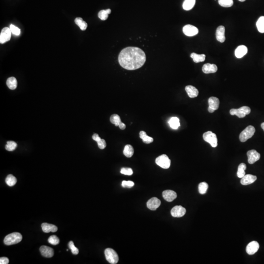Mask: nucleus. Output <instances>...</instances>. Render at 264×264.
<instances>
[{
    "label": "nucleus",
    "instance_id": "f257e3e1",
    "mask_svg": "<svg viewBox=\"0 0 264 264\" xmlns=\"http://www.w3.org/2000/svg\"><path fill=\"white\" fill-rule=\"evenodd\" d=\"M145 53L139 47H129L123 49L119 56V62L121 67L127 70H136L145 63Z\"/></svg>",
    "mask_w": 264,
    "mask_h": 264
},
{
    "label": "nucleus",
    "instance_id": "09e8293b",
    "mask_svg": "<svg viewBox=\"0 0 264 264\" xmlns=\"http://www.w3.org/2000/svg\"><path fill=\"white\" fill-rule=\"evenodd\" d=\"M239 1L242 2H245L246 0H239Z\"/></svg>",
    "mask_w": 264,
    "mask_h": 264
},
{
    "label": "nucleus",
    "instance_id": "20e7f679",
    "mask_svg": "<svg viewBox=\"0 0 264 264\" xmlns=\"http://www.w3.org/2000/svg\"><path fill=\"white\" fill-rule=\"evenodd\" d=\"M106 259L108 262L111 264H117L119 262V257L118 254L113 249L106 248L105 251Z\"/></svg>",
    "mask_w": 264,
    "mask_h": 264
},
{
    "label": "nucleus",
    "instance_id": "7c9ffc66",
    "mask_svg": "<svg viewBox=\"0 0 264 264\" xmlns=\"http://www.w3.org/2000/svg\"><path fill=\"white\" fill-rule=\"evenodd\" d=\"M247 169V166L244 163H242L238 167L237 176L239 178H242L246 175L245 170Z\"/></svg>",
    "mask_w": 264,
    "mask_h": 264
},
{
    "label": "nucleus",
    "instance_id": "aec40b11",
    "mask_svg": "<svg viewBox=\"0 0 264 264\" xmlns=\"http://www.w3.org/2000/svg\"><path fill=\"white\" fill-rule=\"evenodd\" d=\"M185 91L190 98H195L199 95V91L194 86L188 85L185 87Z\"/></svg>",
    "mask_w": 264,
    "mask_h": 264
},
{
    "label": "nucleus",
    "instance_id": "1a4fd4ad",
    "mask_svg": "<svg viewBox=\"0 0 264 264\" xmlns=\"http://www.w3.org/2000/svg\"><path fill=\"white\" fill-rule=\"evenodd\" d=\"M11 33H12L9 28H4L0 34V43L1 44H4L9 41L11 38Z\"/></svg>",
    "mask_w": 264,
    "mask_h": 264
},
{
    "label": "nucleus",
    "instance_id": "ddd939ff",
    "mask_svg": "<svg viewBox=\"0 0 264 264\" xmlns=\"http://www.w3.org/2000/svg\"><path fill=\"white\" fill-rule=\"evenodd\" d=\"M259 248V245L258 243L256 241H252L247 245L246 247V251L248 255H253L257 252Z\"/></svg>",
    "mask_w": 264,
    "mask_h": 264
},
{
    "label": "nucleus",
    "instance_id": "b1692460",
    "mask_svg": "<svg viewBox=\"0 0 264 264\" xmlns=\"http://www.w3.org/2000/svg\"><path fill=\"white\" fill-rule=\"evenodd\" d=\"M139 137H140V138L142 139L143 142L146 143V144H149V143H152L154 141L153 138L147 136L146 132H144V131H141L140 132Z\"/></svg>",
    "mask_w": 264,
    "mask_h": 264
},
{
    "label": "nucleus",
    "instance_id": "a18cd8bd",
    "mask_svg": "<svg viewBox=\"0 0 264 264\" xmlns=\"http://www.w3.org/2000/svg\"><path fill=\"white\" fill-rule=\"evenodd\" d=\"M92 139L94 140V141H96L98 142L99 141H100L101 138H100V137L97 134H93V136L92 137Z\"/></svg>",
    "mask_w": 264,
    "mask_h": 264
},
{
    "label": "nucleus",
    "instance_id": "6ab92c4d",
    "mask_svg": "<svg viewBox=\"0 0 264 264\" xmlns=\"http://www.w3.org/2000/svg\"><path fill=\"white\" fill-rule=\"evenodd\" d=\"M217 70L218 68L217 66L215 64H211L209 63L204 65L202 68V72L206 74L216 73Z\"/></svg>",
    "mask_w": 264,
    "mask_h": 264
},
{
    "label": "nucleus",
    "instance_id": "39448f33",
    "mask_svg": "<svg viewBox=\"0 0 264 264\" xmlns=\"http://www.w3.org/2000/svg\"><path fill=\"white\" fill-rule=\"evenodd\" d=\"M251 112V108L247 106H243L239 109H232L230 110L231 115H236L239 118H245L246 115L250 114Z\"/></svg>",
    "mask_w": 264,
    "mask_h": 264
},
{
    "label": "nucleus",
    "instance_id": "4be33fe9",
    "mask_svg": "<svg viewBox=\"0 0 264 264\" xmlns=\"http://www.w3.org/2000/svg\"><path fill=\"white\" fill-rule=\"evenodd\" d=\"M42 228L44 232L49 233L50 232H55L58 230V228L54 224H50L48 223H43L41 225Z\"/></svg>",
    "mask_w": 264,
    "mask_h": 264
},
{
    "label": "nucleus",
    "instance_id": "9d476101",
    "mask_svg": "<svg viewBox=\"0 0 264 264\" xmlns=\"http://www.w3.org/2000/svg\"><path fill=\"white\" fill-rule=\"evenodd\" d=\"M183 32L187 36L191 37L195 36L199 32V30L196 27L191 25H185L183 28Z\"/></svg>",
    "mask_w": 264,
    "mask_h": 264
},
{
    "label": "nucleus",
    "instance_id": "c756f323",
    "mask_svg": "<svg viewBox=\"0 0 264 264\" xmlns=\"http://www.w3.org/2000/svg\"><path fill=\"white\" fill-rule=\"evenodd\" d=\"M111 13V10L110 9L102 10L98 13V16L100 19L105 21L108 19L109 14H110Z\"/></svg>",
    "mask_w": 264,
    "mask_h": 264
},
{
    "label": "nucleus",
    "instance_id": "ea45409f",
    "mask_svg": "<svg viewBox=\"0 0 264 264\" xmlns=\"http://www.w3.org/2000/svg\"><path fill=\"white\" fill-rule=\"evenodd\" d=\"M9 28L11 30V33L14 35L19 36L21 33V30L18 27L14 26L13 25H11L10 26Z\"/></svg>",
    "mask_w": 264,
    "mask_h": 264
},
{
    "label": "nucleus",
    "instance_id": "412c9836",
    "mask_svg": "<svg viewBox=\"0 0 264 264\" xmlns=\"http://www.w3.org/2000/svg\"><path fill=\"white\" fill-rule=\"evenodd\" d=\"M247 48L244 45H241L235 50V55L238 58H241L247 53Z\"/></svg>",
    "mask_w": 264,
    "mask_h": 264
},
{
    "label": "nucleus",
    "instance_id": "f8f14e48",
    "mask_svg": "<svg viewBox=\"0 0 264 264\" xmlns=\"http://www.w3.org/2000/svg\"><path fill=\"white\" fill-rule=\"evenodd\" d=\"M186 213V209L181 206H174L171 210V214L174 217H182Z\"/></svg>",
    "mask_w": 264,
    "mask_h": 264
},
{
    "label": "nucleus",
    "instance_id": "a19ab883",
    "mask_svg": "<svg viewBox=\"0 0 264 264\" xmlns=\"http://www.w3.org/2000/svg\"><path fill=\"white\" fill-rule=\"evenodd\" d=\"M120 173L123 174L125 175L130 176V175H132L133 174V170L130 168H123L121 169Z\"/></svg>",
    "mask_w": 264,
    "mask_h": 264
},
{
    "label": "nucleus",
    "instance_id": "423d86ee",
    "mask_svg": "<svg viewBox=\"0 0 264 264\" xmlns=\"http://www.w3.org/2000/svg\"><path fill=\"white\" fill-rule=\"evenodd\" d=\"M203 138L205 141L207 142L211 145L213 148H215L218 145V139L215 134L211 131H208L203 134Z\"/></svg>",
    "mask_w": 264,
    "mask_h": 264
},
{
    "label": "nucleus",
    "instance_id": "0eeeda50",
    "mask_svg": "<svg viewBox=\"0 0 264 264\" xmlns=\"http://www.w3.org/2000/svg\"><path fill=\"white\" fill-rule=\"evenodd\" d=\"M157 164L164 169H168L171 164V160L166 155H162L156 159Z\"/></svg>",
    "mask_w": 264,
    "mask_h": 264
},
{
    "label": "nucleus",
    "instance_id": "e433bc0d",
    "mask_svg": "<svg viewBox=\"0 0 264 264\" xmlns=\"http://www.w3.org/2000/svg\"><path fill=\"white\" fill-rule=\"evenodd\" d=\"M219 4L221 6L224 7H229L233 5V0H219Z\"/></svg>",
    "mask_w": 264,
    "mask_h": 264
},
{
    "label": "nucleus",
    "instance_id": "f704fd0d",
    "mask_svg": "<svg viewBox=\"0 0 264 264\" xmlns=\"http://www.w3.org/2000/svg\"><path fill=\"white\" fill-rule=\"evenodd\" d=\"M209 185L206 182H202L199 184V191L201 194H205L207 191Z\"/></svg>",
    "mask_w": 264,
    "mask_h": 264
},
{
    "label": "nucleus",
    "instance_id": "f03ea898",
    "mask_svg": "<svg viewBox=\"0 0 264 264\" xmlns=\"http://www.w3.org/2000/svg\"><path fill=\"white\" fill-rule=\"evenodd\" d=\"M22 235L19 232H13L6 236L4 239V243L7 246L14 245L22 241Z\"/></svg>",
    "mask_w": 264,
    "mask_h": 264
},
{
    "label": "nucleus",
    "instance_id": "bb28decb",
    "mask_svg": "<svg viewBox=\"0 0 264 264\" xmlns=\"http://www.w3.org/2000/svg\"><path fill=\"white\" fill-rule=\"evenodd\" d=\"M170 126L173 129H177L180 126L179 119L177 117H172L168 121Z\"/></svg>",
    "mask_w": 264,
    "mask_h": 264
},
{
    "label": "nucleus",
    "instance_id": "5701e85b",
    "mask_svg": "<svg viewBox=\"0 0 264 264\" xmlns=\"http://www.w3.org/2000/svg\"><path fill=\"white\" fill-rule=\"evenodd\" d=\"M134 153V149L133 147L130 144H127L124 147L123 150V154L127 158H131L133 156Z\"/></svg>",
    "mask_w": 264,
    "mask_h": 264
},
{
    "label": "nucleus",
    "instance_id": "dca6fc26",
    "mask_svg": "<svg viewBox=\"0 0 264 264\" xmlns=\"http://www.w3.org/2000/svg\"><path fill=\"white\" fill-rule=\"evenodd\" d=\"M162 196L166 201L171 202L176 199L177 195V193L174 191L167 190L162 192Z\"/></svg>",
    "mask_w": 264,
    "mask_h": 264
},
{
    "label": "nucleus",
    "instance_id": "4c0bfd02",
    "mask_svg": "<svg viewBox=\"0 0 264 264\" xmlns=\"http://www.w3.org/2000/svg\"><path fill=\"white\" fill-rule=\"evenodd\" d=\"M48 242L51 245L56 246L59 243V239L58 238V237L56 236V235H52L48 239Z\"/></svg>",
    "mask_w": 264,
    "mask_h": 264
},
{
    "label": "nucleus",
    "instance_id": "2f4dec72",
    "mask_svg": "<svg viewBox=\"0 0 264 264\" xmlns=\"http://www.w3.org/2000/svg\"><path fill=\"white\" fill-rule=\"evenodd\" d=\"M6 183L9 187H13L17 183V179L12 175H9L6 179Z\"/></svg>",
    "mask_w": 264,
    "mask_h": 264
},
{
    "label": "nucleus",
    "instance_id": "de8ad7c7",
    "mask_svg": "<svg viewBox=\"0 0 264 264\" xmlns=\"http://www.w3.org/2000/svg\"><path fill=\"white\" fill-rule=\"evenodd\" d=\"M261 128L263 129V130H264V123H262L261 124Z\"/></svg>",
    "mask_w": 264,
    "mask_h": 264
},
{
    "label": "nucleus",
    "instance_id": "79ce46f5",
    "mask_svg": "<svg viewBox=\"0 0 264 264\" xmlns=\"http://www.w3.org/2000/svg\"><path fill=\"white\" fill-rule=\"evenodd\" d=\"M134 182L132 181H123L122 183V187H123L131 188L134 187Z\"/></svg>",
    "mask_w": 264,
    "mask_h": 264
},
{
    "label": "nucleus",
    "instance_id": "a878e982",
    "mask_svg": "<svg viewBox=\"0 0 264 264\" xmlns=\"http://www.w3.org/2000/svg\"><path fill=\"white\" fill-rule=\"evenodd\" d=\"M191 57L192 58L195 63H199V62H204L206 59V56L205 55H198L197 53H192L190 55Z\"/></svg>",
    "mask_w": 264,
    "mask_h": 264
},
{
    "label": "nucleus",
    "instance_id": "58836bf2",
    "mask_svg": "<svg viewBox=\"0 0 264 264\" xmlns=\"http://www.w3.org/2000/svg\"><path fill=\"white\" fill-rule=\"evenodd\" d=\"M69 247L70 248L73 254L74 255H77L79 253V250L74 246V243L73 241H70L69 243Z\"/></svg>",
    "mask_w": 264,
    "mask_h": 264
},
{
    "label": "nucleus",
    "instance_id": "7ed1b4c3",
    "mask_svg": "<svg viewBox=\"0 0 264 264\" xmlns=\"http://www.w3.org/2000/svg\"><path fill=\"white\" fill-rule=\"evenodd\" d=\"M255 132V129L253 126L250 125L241 132L239 136L240 141L242 142H246L252 138Z\"/></svg>",
    "mask_w": 264,
    "mask_h": 264
},
{
    "label": "nucleus",
    "instance_id": "c9c22d12",
    "mask_svg": "<svg viewBox=\"0 0 264 264\" xmlns=\"http://www.w3.org/2000/svg\"><path fill=\"white\" fill-rule=\"evenodd\" d=\"M17 147V143L13 141H9L6 145V149L9 151H13Z\"/></svg>",
    "mask_w": 264,
    "mask_h": 264
},
{
    "label": "nucleus",
    "instance_id": "9b49d317",
    "mask_svg": "<svg viewBox=\"0 0 264 264\" xmlns=\"http://www.w3.org/2000/svg\"><path fill=\"white\" fill-rule=\"evenodd\" d=\"M248 162L250 164H255L260 159V154L255 150H251L247 152Z\"/></svg>",
    "mask_w": 264,
    "mask_h": 264
},
{
    "label": "nucleus",
    "instance_id": "72a5a7b5",
    "mask_svg": "<svg viewBox=\"0 0 264 264\" xmlns=\"http://www.w3.org/2000/svg\"><path fill=\"white\" fill-rule=\"evenodd\" d=\"M110 121L111 123L115 124V126H119L121 123L120 116L117 114H114L111 116Z\"/></svg>",
    "mask_w": 264,
    "mask_h": 264
},
{
    "label": "nucleus",
    "instance_id": "4468645a",
    "mask_svg": "<svg viewBox=\"0 0 264 264\" xmlns=\"http://www.w3.org/2000/svg\"><path fill=\"white\" fill-rule=\"evenodd\" d=\"M161 204L160 201L157 198L153 197L147 202V206L149 209L156 210L160 206Z\"/></svg>",
    "mask_w": 264,
    "mask_h": 264
},
{
    "label": "nucleus",
    "instance_id": "c85d7f7f",
    "mask_svg": "<svg viewBox=\"0 0 264 264\" xmlns=\"http://www.w3.org/2000/svg\"><path fill=\"white\" fill-rule=\"evenodd\" d=\"M195 3L196 0H184L183 7L185 10H190L194 7Z\"/></svg>",
    "mask_w": 264,
    "mask_h": 264
},
{
    "label": "nucleus",
    "instance_id": "cd10ccee",
    "mask_svg": "<svg viewBox=\"0 0 264 264\" xmlns=\"http://www.w3.org/2000/svg\"><path fill=\"white\" fill-rule=\"evenodd\" d=\"M74 22L80 28V29L83 31L86 30V28H87V23L85 21H83L82 18L77 17L75 19Z\"/></svg>",
    "mask_w": 264,
    "mask_h": 264
},
{
    "label": "nucleus",
    "instance_id": "49530a36",
    "mask_svg": "<svg viewBox=\"0 0 264 264\" xmlns=\"http://www.w3.org/2000/svg\"><path fill=\"white\" fill-rule=\"evenodd\" d=\"M119 127L121 130H124L126 128V125L124 123L121 122L120 124L119 125Z\"/></svg>",
    "mask_w": 264,
    "mask_h": 264
},
{
    "label": "nucleus",
    "instance_id": "37998d69",
    "mask_svg": "<svg viewBox=\"0 0 264 264\" xmlns=\"http://www.w3.org/2000/svg\"><path fill=\"white\" fill-rule=\"evenodd\" d=\"M98 146L100 149H104L106 147L107 144L105 141L104 139H101L100 141L97 142Z\"/></svg>",
    "mask_w": 264,
    "mask_h": 264
},
{
    "label": "nucleus",
    "instance_id": "f3484780",
    "mask_svg": "<svg viewBox=\"0 0 264 264\" xmlns=\"http://www.w3.org/2000/svg\"><path fill=\"white\" fill-rule=\"evenodd\" d=\"M40 251L41 255L46 258H51L54 255V251L53 249L47 246H41L40 248Z\"/></svg>",
    "mask_w": 264,
    "mask_h": 264
},
{
    "label": "nucleus",
    "instance_id": "a211bd4d",
    "mask_svg": "<svg viewBox=\"0 0 264 264\" xmlns=\"http://www.w3.org/2000/svg\"><path fill=\"white\" fill-rule=\"evenodd\" d=\"M257 179V177L252 175H245L241 180V183L243 185H249L253 183Z\"/></svg>",
    "mask_w": 264,
    "mask_h": 264
},
{
    "label": "nucleus",
    "instance_id": "473e14b6",
    "mask_svg": "<svg viewBox=\"0 0 264 264\" xmlns=\"http://www.w3.org/2000/svg\"><path fill=\"white\" fill-rule=\"evenodd\" d=\"M256 26L260 32L264 33V16L260 17L256 23Z\"/></svg>",
    "mask_w": 264,
    "mask_h": 264
},
{
    "label": "nucleus",
    "instance_id": "6e6552de",
    "mask_svg": "<svg viewBox=\"0 0 264 264\" xmlns=\"http://www.w3.org/2000/svg\"><path fill=\"white\" fill-rule=\"evenodd\" d=\"M220 101L218 98L214 96L210 97L209 99V107L208 111L210 113H213L219 107Z\"/></svg>",
    "mask_w": 264,
    "mask_h": 264
},
{
    "label": "nucleus",
    "instance_id": "2eb2a0df",
    "mask_svg": "<svg viewBox=\"0 0 264 264\" xmlns=\"http://www.w3.org/2000/svg\"><path fill=\"white\" fill-rule=\"evenodd\" d=\"M225 28L224 26H220L217 28L216 32V36L217 41L221 43L225 41Z\"/></svg>",
    "mask_w": 264,
    "mask_h": 264
},
{
    "label": "nucleus",
    "instance_id": "c03bdc74",
    "mask_svg": "<svg viewBox=\"0 0 264 264\" xmlns=\"http://www.w3.org/2000/svg\"><path fill=\"white\" fill-rule=\"evenodd\" d=\"M9 263V259L7 257H1L0 258V264H7Z\"/></svg>",
    "mask_w": 264,
    "mask_h": 264
},
{
    "label": "nucleus",
    "instance_id": "393cba45",
    "mask_svg": "<svg viewBox=\"0 0 264 264\" xmlns=\"http://www.w3.org/2000/svg\"><path fill=\"white\" fill-rule=\"evenodd\" d=\"M6 85L10 90H15L17 87V81L14 77H10L6 81Z\"/></svg>",
    "mask_w": 264,
    "mask_h": 264
}]
</instances>
